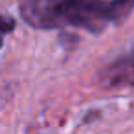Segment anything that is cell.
<instances>
[{"mask_svg":"<svg viewBox=\"0 0 134 134\" xmlns=\"http://www.w3.org/2000/svg\"><path fill=\"white\" fill-rule=\"evenodd\" d=\"M134 9V0H22L20 17L39 30L81 28L101 33Z\"/></svg>","mask_w":134,"mask_h":134,"instance_id":"1","label":"cell"},{"mask_svg":"<svg viewBox=\"0 0 134 134\" xmlns=\"http://www.w3.org/2000/svg\"><path fill=\"white\" fill-rule=\"evenodd\" d=\"M105 75L110 85H134V52L116 61L105 72Z\"/></svg>","mask_w":134,"mask_h":134,"instance_id":"2","label":"cell"},{"mask_svg":"<svg viewBox=\"0 0 134 134\" xmlns=\"http://www.w3.org/2000/svg\"><path fill=\"white\" fill-rule=\"evenodd\" d=\"M13 28H15V20H13L11 17H8V15H6V17L2 19V33H4V35H8Z\"/></svg>","mask_w":134,"mask_h":134,"instance_id":"3","label":"cell"}]
</instances>
